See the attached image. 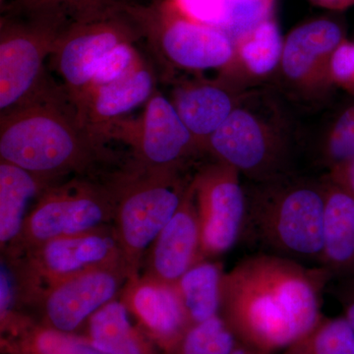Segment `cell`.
Segmentation results:
<instances>
[{"label":"cell","mask_w":354,"mask_h":354,"mask_svg":"<svg viewBox=\"0 0 354 354\" xmlns=\"http://www.w3.org/2000/svg\"><path fill=\"white\" fill-rule=\"evenodd\" d=\"M333 274L274 254L249 256L225 272L220 315L237 341L257 354L285 351L322 319Z\"/></svg>","instance_id":"obj_1"},{"label":"cell","mask_w":354,"mask_h":354,"mask_svg":"<svg viewBox=\"0 0 354 354\" xmlns=\"http://www.w3.org/2000/svg\"><path fill=\"white\" fill-rule=\"evenodd\" d=\"M85 127L64 88L29 106L0 114V160L50 184L69 176H95L114 155Z\"/></svg>","instance_id":"obj_2"},{"label":"cell","mask_w":354,"mask_h":354,"mask_svg":"<svg viewBox=\"0 0 354 354\" xmlns=\"http://www.w3.org/2000/svg\"><path fill=\"white\" fill-rule=\"evenodd\" d=\"M246 213L241 236L267 253L320 265L324 246L325 184L279 177L245 189Z\"/></svg>","instance_id":"obj_3"},{"label":"cell","mask_w":354,"mask_h":354,"mask_svg":"<svg viewBox=\"0 0 354 354\" xmlns=\"http://www.w3.org/2000/svg\"><path fill=\"white\" fill-rule=\"evenodd\" d=\"M118 204L113 227L128 281L140 277L147 251L180 207L191 183L183 169H145L131 162L114 174Z\"/></svg>","instance_id":"obj_4"},{"label":"cell","mask_w":354,"mask_h":354,"mask_svg":"<svg viewBox=\"0 0 354 354\" xmlns=\"http://www.w3.org/2000/svg\"><path fill=\"white\" fill-rule=\"evenodd\" d=\"M62 10L2 16L0 22V114L57 94L46 60L71 22Z\"/></svg>","instance_id":"obj_5"},{"label":"cell","mask_w":354,"mask_h":354,"mask_svg":"<svg viewBox=\"0 0 354 354\" xmlns=\"http://www.w3.org/2000/svg\"><path fill=\"white\" fill-rule=\"evenodd\" d=\"M116 204L114 174L106 178L74 176L53 184L32 205L17 241L2 254L17 257L44 242L113 225Z\"/></svg>","instance_id":"obj_6"},{"label":"cell","mask_w":354,"mask_h":354,"mask_svg":"<svg viewBox=\"0 0 354 354\" xmlns=\"http://www.w3.org/2000/svg\"><path fill=\"white\" fill-rule=\"evenodd\" d=\"M123 10L167 73L225 70L234 58V43L225 32L193 19L174 0H153L148 4L128 1Z\"/></svg>","instance_id":"obj_7"},{"label":"cell","mask_w":354,"mask_h":354,"mask_svg":"<svg viewBox=\"0 0 354 354\" xmlns=\"http://www.w3.org/2000/svg\"><path fill=\"white\" fill-rule=\"evenodd\" d=\"M4 259L15 276L19 309L30 306L44 290L62 281L92 270L123 264L113 225L53 239L17 257L4 256Z\"/></svg>","instance_id":"obj_8"},{"label":"cell","mask_w":354,"mask_h":354,"mask_svg":"<svg viewBox=\"0 0 354 354\" xmlns=\"http://www.w3.org/2000/svg\"><path fill=\"white\" fill-rule=\"evenodd\" d=\"M100 135L129 147L132 164L141 169H183L189 158L203 153L171 99L158 88L138 118L114 121Z\"/></svg>","instance_id":"obj_9"},{"label":"cell","mask_w":354,"mask_h":354,"mask_svg":"<svg viewBox=\"0 0 354 354\" xmlns=\"http://www.w3.org/2000/svg\"><path fill=\"white\" fill-rule=\"evenodd\" d=\"M277 122L239 101L207 143L206 152L253 180L265 183L288 176L286 142Z\"/></svg>","instance_id":"obj_10"},{"label":"cell","mask_w":354,"mask_h":354,"mask_svg":"<svg viewBox=\"0 0 354 354\" xmlns=\"http://www.w3.org/2000/svg\"><path fill=\"white\" fill-rule=\"evenodd\" d=\"M142 39L138 27L123 8L94 19L71 21L55 44L50 59L64 81L70 102L82 95L102 58L124 43Z\"/></svg>","instance_id":"obj_11"},{"label":"cell","mask_w":354,"mask_h":354,"mask_svg":"<svg viewBox=\"0 0 354 354\" xmlns=\"http://www.w3.org/2000/svg\"><path fill=\"white\" fill-rule=\"evenodd\" d=\"M239 171L216 160L203 167L191 180L202 235L204 259L227 253L241 237L246 193Z\"/></svg>","instance_id":"obj_12"},{"label":"cell","mask_w":354,"mask_h":354,"mask_svg":"<svg viewBox=\"0 0 354 354\" xmlns=\"http://www.w3.org/2000/svg\"><path fill=\"white\" fill-rule=\"evenodd\" d=\"M127 281L124 265L100 268L51 286L30 306L38 308L43 325L73 333L121 295Z\"/></svg>","instance_id":"obj_13"},{"label":"cell","mask_w":354,"mask_h":354,"mask_svg":"<svg viewBox=\"0 0 354 354\" xmlns=\"http://www.w3.org/2000/svg\"><path fill=\"white\" fill-rule=\"evenodd\" d=\"M202 260L201 227L190 183L180 207L147 251L140 276L162 285L176 286L185 272Z\"/></svg>","instance_id":"obj_14"},{"label":"cell","mask_w":354,"mask_h":354,"mask_svg":"<svg viewBox=\"0 0 354 354\" xmlns=\"http://www.w3.org/2000/svg\"><path fill=\"white\" fill-rule=\"evenodd\" d=\"M344 39V30L335 21L322 18L304 23L283 41L279 68L288 82L300 88L330 85V57Z\"/></svg>","instance_id":"obj_15"},{"label":"cell","mask_w":354,"mask_h":354,"mask_svg":"<svg viewBox=\"0 0 354 354\" xmlns=\"http://www.w3.org/2000/svg\"><path fill=\"white\" fill-rule=\"evenodd\" d=\"M121 301L144 329V333L169 354L191 324L176 286H167L140 276L127 281Z\"/></svg>","instance_id":"obj_16"},{"label":"cell","mask_w":354,"mask_h":354,"mask_svg":"<svg viewBox=\"0 0 354 354\" xmlns=\"http://www.w3.org/2000/svg\"><path fill=\"white\" fill-rule=\"evenodd\" d=\"M157 90L155 70L144 60L122 78L85 93L71 104L80 122L100 135L111 123L146 104Z\"/></svg>","instance_id":"obj_17"},{"label":"cell","mask_w":354,"mask_h":354,"mask_svg":"<svg viewBox=\"0 0 354 354\" xmlns=\"http://www.w3.org/2000/svg\"><path fill=\"white\" fill-rule=\"evenodd\" d=\"M171 101L202 152H206L209 137L227 120L241 97L223 79H195L177 82Z\"/></svg>","instance_id":"obj_18"},{"label":"cell","mask_w":354,"mask_h":354,"mask_svg":"<svg viewBox=\"0 0 354 354\" xmlns=\"http://www.w3.org/2000/svg\"><path fill=\"white\" fill-rule=\"evenodd\" d=\"M325 184L326 211L321 267L334 277H354V193L329 178Z\"/></svg>","instance_id":"obj_19"},{"label":"cell","mask_w":354,"mask_h":354,"mask_svg":"<svg viewBox=\"0 0 354 354\" xmlns=\"http://www.w3.org/2000/svg\"><path fill=\"white\" fill-rule=\"evenodd\" d=\"M53 185L19 167L0 160V247L2 252L17 241L30 205Z\"/></svg>","instance_id":"obj_20"},{"label":"cell","mask_w":354,"mask_h":354,"mask_svg":"<svg viewBox=\"0 0 354 354\" xmlns=\"http://www.w3.org/2000/svg\"><path fill=\"white\" fill-rule=\"evenodd\" d=\"M193 19L218 28L234 43L274 16L276 0H174Z\"/></svg>","instance_id":"obj_21"},{"label":"cell","mask_w":354,"mask_h":354,"mask_svg":"<svg viewBox=\"0 0 354 354\" xmlns=\"http://www.w3.org/2000/svg\"><path fill=\"white\" fill-rule=\"evenodd\" d=\"M2 333L6 337L1 339V348L9 354H108L90 339L36 324L23 314Z\"/></svg>","instance_id":"obj_22"},{"label":"cell","mask_w":354,"mask_h":354,"mask_svg":"<svg viewBox=\"0 0 354 354\" xmlns=\"http://www.w3.org/2000/svg\"><path fill=\"white\" fill-rule=\"evenodd\" d=\"M283 41L274 16L255 26L234 41V55L223 74H244L249 78H265L278 69Z\"/></svg>","instance_id":"obj_23"},{"label":"cell","mask_w":354,"mask_h":354,"mask_svg":"<svg viewBox=\"0 0 354 354\" xmlns=\"http://www.w3.org/2000/svg\"><path fill=\"white\" fill-rule=\"evenodd\" d=\"M128 313L121 300L104 305L88 320V339L104 353L158 354L145 333L130 322Z\"/></svg>","instance_id":"obj_24"},{"label":"cell","mask_w":354,"mask_h":354,"mask_svg":"<svg viewBox=\"0 0 354 354\" xmlns=\"http://www.w3.org/2000/svg\"><path fill=\"white\" fill-rule=\"evenodd\" d=\"M221 263L205 259L185 272L176 288L191 326L220 315L221 286L223 274Z\"/></svg>","instance_id":"obj_25"},{"label":"cell","mask_w":354,"mask_h":354,"mask_svg":"<svg viewBox=\"0 0 354 354\" xmlns=\"http://www.w3.org/2000/svg\"><path fill=\"white\" fill-rule=\"evenodd\" d=\"M283 354H354V330L342 317L322 319Z\"/></svg>","instance_id":"obj_26"},{"label":"cell","mask_w":354,"mask_h":354,"mask_svg":"<svg viewBox=\"0 0 354 354\" xmlns=\"http://www.w3.org/2000/svg\"><path fill=\"white\" fill-rule=\"evenodd\" d=\"M239 344L225 321L216 315L191 326L169 354H232Z\"/></svg>","instance_id":"obj_27"},{"label":"cell","mask_w":354,"mask_h":354,"mask_svg":"<svg viewBox=\"0 0 354 354\" xmlns=\"http://www.w3.org/2000/svg\"><path fill=\"white\" fill-rule=\"evenodd\" d=\"M130 0H14L10 13L62 10L72 21L94 19L120 11Z\"/></svg>","instance_id":"obj_28"},{"label":"cell","mask_w":354,"mask_h":354,"mask_svg":"<svg viewBox=\"0 0 354 354\" xmlns=\"http://www.w3.org/2000/svg\"><path fill=\"white\" fill-rule=\"evenodd\" d=\"M144 60L145 59L135 48L134 44H118V46L109 51L106 57L102 58L99 66L95 70L92 81L88 84V88L82 95L122 78L133 69L139 66ZM82 95H79L78 97Z\"/></svg>","instance_id":"obj_29"},{"label":"cell","mask_w":354,"mask_h":354,"mask_svg":"<svg viewBox=\"0 0 354 354\" xmlns=\"http://www.w3.org/2000/svg\"><path fill=\"white\" fill-rule=\"evenodd\" d=\"M324 153L329 169L354 158V102L339 114L330 127Z\"/></svg>","instance_id":"obj_30"},{"label":"cell","mask_w":354,"mask_h":354,"mask_svg":"<svg viewBox=\"0 0 354 354\" xmlns=\"http://www.w3.org/2000/svg\"><path fill=\"white\" fill-rule=\"evenodd\" d=\"M330 79L332 84L354 95V43L346 39L330 57Z\"/></svg>","instance_id":"obj_31"},{"label":"cell","mask_w":354,"mask_h":354,"mask_svg":"<svg viewBox=\"0 0 354 354\" xmlns=\"http://www.w3.org/2000/svg\"><path fill=\"white\" fill-rule=\"evenodd\" d=\"M20 313L17 283L10 264L1 258L0 268V323L1 327Z\"/></svg>","instance_id":"obj_32"},{"label":"cell","mask_w":354,"mask_h":354,"mask_svg":"<svg viewBox=\"0 0 354 354\" xmlns=\"http://www.w3.org/2000/svg\"><path fill=\"white\" fill-rule=\"evenodd\" d=\"M328 178L354 193V158L330 167Z\"/></svg>","instance_id":"obj_33"},{"label":"cell","mask_w":354,"mask_h":354,"mask_svg":"<svg viewBox=\"0 0 354 354\" xmlns=\"http://www.w3.org/2000/svg\"><path fill=\"white\" fill-rule=\"evenodd\" d=\"M344 281L339 290V300L344 308V317L354 330V277L344 279Z\"/></svg>","instance_id":"obj_34"},{"label":"cell","mask_w":354,"mask_h":354,"mask_svg":"<svg viewBox=\"0 0 354 354\" xmlns=\"http://www.w3.org/2000/svg\"><path fill=\"white\" fill-rule=\"evenodd\" d=\"M315 6L329 10L342 11L354 6V0H308Z\"/></svg>","instance_id":"obj_35"},{"label":"cell","mask_w":354,"mask_h":354,"mask_svg":"<svg viewBox=\"0 0 354 354\" xmlns=\"http://www.w3.org/2000/svg\"><path fill=\"white\" fill-rule=\"evenodd\" d=\"M232 354H257L254 353L253 351L246 348V346H242V344H239V346H236V348L232 351Z\"/></svg>","instance_id":"obj_36"},{"label":"cell","mask_w":354,"mask_h":354,"mask_svg":"<svg viewBox=\"0 0 354 354\" xmlns=\"http://www.w3.org/2000/svg\"><path fill=\"white\" fill-rule=\"evenodd\" d=\"M3 1V0H1V2Z\"/></svg>","instance_id":"obj_37"}]
</instances>
